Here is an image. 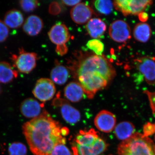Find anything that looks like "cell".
I'll return each instance as SVG.
<instances>
[{
    "label": "cell",
    "mask_w": 155,
    "mask_h": 155,
    "mask_svg": "<svg viewBox=\"0 0 155 155\" xmlns=\"http://www.w3.org/2000/svg\"><path fill=\"white\" fill-rule=\"evenodd\" d=\"M22 131L34 155H50L56 145L66 143L62 127L46 111L24 124Z\"/></svg>",
    "instance_id": "cell-1"
},
{
    "label": "cell",
    "mask_w": 155,
    "mask_h": 155,
    "mask_svg": "<svg viewBox=\"0 0 155 155\" xmlns=\"http://www.w3.org/2000/svg\"><path fill=\"white\" fill-rule=\"evenodd\" d=\"M76 75L87 97L92 99L114 79L116 72L105 57L91 55L78 62Z\"/></svg>",
    "instance_id": "cell-2"
},
{
    "label": "cell",
    "mask_w": 155,
    "mask_h": 155,
    "mask_svg": "<svg viewBox=\"0 0 155 155\" xmlns=\"http://www.w3.org/2000/svg\"><path fill=\"white\" fill-rule=\"evenodd\" d=\"M118 155H155V143L142 134L135 133L118 146Z\"/></svg>",
    "instance_id": "cell-3"
},
{
    "label": "cell",
    "mask_w": 155,
    "mask_h": 155,
    "mask_svg": "<svg viewBox=\"0 0 155 155\" xmlns=\"http://www.w3.org/2000/svg\"><path fill=\"white\" fill-rule=\"evenodd\" d=\"M11 59L14 64V67L18 72L27 74L36 67L38 58L36 53L29 52L23 48H20L18 54L12 55Z\"/></svg>",
    "instance_id": "cell-4"
},
{
    "label": "cell",
    "mask_w": 155,
    "mask_h": 155,
    "mask_svg": "<svg viewBox=\"0 0 155 155\" xmlns=\"http://www.w3.org/2000/svg\"><path fill=\"white\" fill-rule=\"evenodd\" d=\"M55 86L52 81L47 78H41L36 81L32 93L37 99L46 102L53 98L56 93Z\"/></svg>",
    "instance_id": "cell-5"
},
{
    "label": "cell",
    "mask_w": 155,
    "mask_h": 155,
    "mask_svg": "<svg viewBox=\"0 0 155 155\" xmlns=\"http://www.w3.org/2000/svg\"><path fill=\"white\" fill-rule=\"evenodd\" d=\"M137 69L144 77L147 83L155 84V59L150 56L141 57L134 60Z\"/></svg>",
    "instance_id": "cell-6"
},
{
    "label": "cell",
    "mask_w": 155,
    "mask_h": 155,
    "mask_svg": "<svg viewBox=\"0 0 155 155\" xmlns=\"http://www.w3.org/2000/svg\"><path fill=\"white\" fill-rule=\"evenodd\" d=\"M53 104L55 107H60L62 117L67 123L74 125L80 121L81 118L80 112L66 100L57 97L53 101Z\"/></svg>",
    "instance_id": "cell-7"
},
{
    "label": "cell",
    "mask_w": 155,
    "mask_h": 155,
    "mask_svg": "<svg viewBox=\"0 0 155 155\" xmlns=\"http://www.w3.org/2000/svg\"><path fill=\"white\" fill-rule=\"evenodd\" d=\"M109 33L111 38L117 42H124L131 37L130 26L127 22L122 20H117L112 22L109 28Z\"/></svg>",
    "instance_id": "cell-8"
},
{
    "label": "cell",
    "mask_w": 155,
    "mask_h": 155,
    "mask_svg": "<svg viewBox=\"0 0 155 155\" xmlns=\"http://www.w3.org/2000/svg\"><path fill=\"white\" fill-rule=\"evenodd\" d=\"M116 117L110 111L103 110L96 116L94 125L100 131L109 133L113 131L116 127Z\"/></svg>",
    "instance_id": "cell-9"
},
{
    "label": "cell",
    "mask_w": 155,
    "mask_h": 155,
    "mask_svg": "<svg viewBox=\"0 0 155 155\" xmlns=\"http://www.w3.org/2000/svg\"><path fill=\"white\" fill-rule=\"evenodd\" d=\"M93 14L92 9L84 3H79L74 6L70 11V16L72 20L78 25L87 23Z\"/></svg>",
    "instance_id": "cell-10"
},
{
    "label": "cell",
    "mask_w": 155,
    "mask_h": 155,
    "mask_svg": "<svg viewBox=\"0 0 155 155\" xmlns=\"http://www.w3.org/2000/svg\"><path fill=\"white\" fill-rule=\"evenodd\" d=\"M50 40L58 45H66L70 38L68 28L63 23H58L53 26L48 33Z\"/></svg>",
    "instance_id": "cell-11"
},
{
    "label": "cell",
    "mask_w": 155,
    "mask_h": 155,
    "mask_svg": "<svg viewBox=\"0 0 155 155\" xmlns=\"http://www.w3.org/2000/svg\"><path fill=\"white\" fill-rule=\"evenodd\" d=\"M44 104H40L31 98L24 100L20 106V111L23 116L28 118H34L41 115Z\"/></svg>",
    "instance_id": "cell-12"
},
{
    "label": "cell",
    "mask_w": 155,
    "mask_h": 155,
    "mask_svg": "<svg viewBox=\"0 0 155 155\" xmlns=\"http://www.w3.org/2000/svg\"><path fill=\"white\" fill-rule=\"evenodd\" d=\"M43 27L42 19L36 15H31L24 21L22 30L27 35L35 36L40 33Z\"/></svg>",
    "instance_id": "cell-13"
},
{
    "label": "cell",
    "mask_w": 155,
    "mask_h": 155,
    "mask_svg": "<svg viewBox=\"0 0 155 155\" xmlns=\"http://www.w3.org/2000/svg\"><path fill=\"white\" fill-rule=\"evenodd\" d=\"M64 96L72 102H78L83 98L85 93L79 83L70 82L65 87L64 91Z\"/></svg>",
    "instance_id": "cell-14"
},
{
    "label": "cell",
    "mask_w": 155,
    "mask_h": 155,
    "mask_svg": "<svg viewBox=\"0 0 155 155\" xmlns=\"http://www.w3.org/2000/svg\"><path fill=\"white\" fill-rule=\"evenodd\" d=\"M86 30L93 38H99L105 33L107 25L104 21L99 18L90 19L87 23Z\"/></svg>",
    "instance_id": "cell-15"
},
{
    "label": "cell",
    "mask_w": 155,
    "mask_h": 155,
    "mask_svg": "<svg viewBox=\"0 0 155 155\" xmlns=\"http://www.w3.org/2000/svg\"><path fill=\"white\" fill-rule=\"evenodd\" d=\"M4 22L8 28H19L24 23V17L21 11L17 9H12L5 14Z\"/></svg>",
    "instance_id": "cell-16"
},
{
    "label": "cell",
    "mask_w": 155,
    "mask_h": 155,
    "mask_svg": "<svg viewBox=\"0 0 155 155\" xmlns=\"http://www.w3.org/2000/svg\"><path fill=\"white\" fill-rule=\"evenodd\" d=\"M98 138L97 132L91 128L88 130H80L75 137V142L80 145L91 147L94 144Z\"/></svg>",
    "instance_id": "cell-17"
},
{
    "label": "cell",
    "mask_w": 155,
    "mask_h": 155,
    "mask_svg": "<svg viewBox=\"0 0 155 155\" xmlns=\"http://www.w3.org/2000/svg\"><path fill=\"white\" fill-rule=\"evenodd\" d=\"M18 76V72L8 62H0V82L8 84Z\"/></svg>",
    "instance_id": "cell-18"
},
{
    "label": "cell",
    "mask_w": 155,
    "mask_h": 155,
    "mask_svg": "<svg viewBox=\"0 0 155 155\" xmlns=\"http://www.w3.org/2000/svg\"><path fill=\"white\" fill-rule=\"evenodd\" d=\"M135 127L131 122L124 121L120 122L115 127V135L120 140H126L135 133Z\"/></svg>",
    "instance_id": "cell-19"
},
{
    "label": "cell",
    "mask_w": 155,
    "mask_h": 155,
    "mask_svg": "<svg viewBox=\"0 0 155 155\" xmlns=\"http://www.w3.org/2000/svg\"><path fill=\"white\" fill-rule=\"evenodd\" d=\"M133 35L137 41L146 42L151 36V29L150 25L146 23H137L134 28Z\"/></svg>",
    "instance_id": "cell-20"
},
{
    "label": "cell",
    "mask_w": 155,
    "mask_h": 155,
    "mask_svg": "<svg viewBox=\"0 0 155 155\" xmlns=\"http://www.w3.org/2000/svg\"><path fill=\"white\" fill-rule=\"evenodd\" d=\"M69 72L67 67L63 65H57L51 72V77L54 83L62 85L67 82L69 77Z\"/></svg>",
    "instance_id": "cell-21"
},
{
    "label": "cell",
    "mask_w": 155,
    "mask_h": 155,
    "mask_svg": "<svg viewBox=\"0 0 155 155\" xmlns=\"http://www.w3.org/2000/svg\"><path fill=\"white\" fill-rule=\"evenodd\" d=\"M153 4L150 0H129V6L130 14L134 15H138L143 12L147 6Z\"/></svg>",
    "instance_id": "cell-22"
},
{
    "label": "cell",
    "mask_w": 155,
    "mask_h": 155,
    "mask_svg": "<svg viewBox=\"0 0 155 155\" xmlns=\"http://www.w3.org/2000/svg\"><path fill=\"white\" fill-rule=\"evenodd\" d=\"M94 5L95 9L100 14L108 15L110 14L114 8V3L112 1L97 0L95 1Z\"/></svg>",
    "instance_id": "cell-23"
},
{
    "label": "cell",
    "mask_w": 155,
    "mask_h": 155,
    "mask_svg": "<svg viewBox=\"0 0 155 155\" xmlns=\"http://www.w3.org/2000/svg\"><path fill=\"white\" fill-rule=\"evenodd\" d=\"M73 155H96L93 145L84 146L73 143L72 147Z\"/></svg>",
    "instance_id": "cell-24"
},
{
    "label": "cell",
    "mask_w": 155,
    "mask_h": 155,
    "mask_svg": "<svg viewBox=\"0 0 155 155\" xmlns=\"http://www.w3.org/2000/svg\"><path fill=\"white\" fill-rule=\"evenodd\" d=\"M9 155H26L27 148L25 145L20 142H14L9 147Z\"/></svg>",
    "instance_id": "cell-25"
},
{
    "label": "cell",
    "mask_w": 155,
    "mask_h": 155,
    "mask_svg": "<svg viewBox=\"0 0 155 155\" xmlns=\"http://www.w3.org/2000/svg\"><path fill=\"white\" fill-rule=\"evenodd\" d=\"M86 45L88 48L94 52L97 55L101 56L102 55L104 49V45L99 40L97 39L91 40L87 42Z\"/></svg>",
    "instance_id": "cell-26"
},
{
    "label": "cell",
    "mask_w": 155,
    "mask_h": 155,
    "mask_svg": "<svg viewBox=\"0 0 155 155\" xmlns=\"http://www.w3.org/2000/svg\"><path fill=\"white\" fill-rule=\"evenodd\" d=\"M19 5L24 12L30 13L38 8L39 3L37 0H21L19 2Z\"/></svg>",
    "instance_id": "cell-27"
},
{
    "label": "cell",
    "mask_w": 155,
    "mask_h": 155,
    "mask_svg": "<svg viewBox=\"0 0 155 155\" xmlns=\"http://www.w3.org/2000/svg\"><path fill=\"white\" fill-rule=\"evenodd\" d=\"M114 7L117 11H120L124 16L131 15L129 6V0H116L114 1Z\"/></svg>",
    "instance_id": "cell-28"
},
{
    "label": "cell",
    "mask_w": 155,
    "mask_h": 155,
    "mask_svg": "<svg viewBox=\"0 0 155 155\" xmlns=\"http://www.w3.org/2000/svg\"><path fill=\"white\" fill-rule=\"evenodd\" d=\"M50 155H73L64 144H59L54 148Z\"/></svg>",
    "instance_id": "cell-29"
},
{
    "label": "cell",
    "mask_w": 155,
    "mask_h": 155,
    "mask_svg": "<svg viewBox=\"0 0 155 155\" xmlns=\"http://www.w3.org/2000/svg\"><path fill=\"white\" fill-rule=\"evenodd\" d=\"M9 35L8 27L4 23V21L0 19V43L5 41Z\"/></svg>",
    "instance_id": "cell-30"
},
{
    "label": "cell",
    "mask_w": 155,
    "mask_h": 155,
    "mask_svg": "<svg viewBox=\"0 0 155 155\" xmlns=\"http://www.w3.org/2000/svg\"><path fill=\"white\" fill-rule=\"evenodd\" d=\"M155 133V124L151 122L146 123L143 127V134L144 136L149 137Z\"/></svg>",
    "instance_id": "cell-31"
},
{
    "label": "cell",
    "mask_w": 155,
    "mask_h": 155,
    "mask_svg": "<svg viewBox=\"0 0 155 155\" xmlns=\"http://www.w3.org/2000/svg\"><path fill=\"white\" fill-rule=\"evenodd\" d=\"M56 52L60 55L63 56L67 54L68 48L66 45H58L56 49Z\"/></svg>",
    "instance_id": "cell-32"
},
{
    "label": "cell",
    "mask_w": 155,
    "mask_h": 155,
    "mask_svg": "<svg viewBox=\"0 0 155 155\" xmlns=\"http://www.w3.org/2000/svg\"><path fill=\"white\" fill-rule=\"evenodd\" d=\"M62 2L67 6H75L80 3L81 1H78V0H69V1L64 0V1H62Z\"/></svg>",
    "instance_id": "cell-33"
},
{
    "label": "cell",
    "mask_w": 155,
    "mask_h": 155,
    "mask_svg": "<svg viewBox=\"0 0 155 155\" xmlns=\"http://www.w3.org/2000/svg\"><path fill=\"white\" fill-rule=\"evenodd\" d=\"M138 18L142 22H145L147 21L149 18V15L146 12H142L140 14H139L138 15Z\"/></svg>",
    "instance_id": "cell-34"
},
{
    "label": "cell",
    "mask_w": 155,
    "mask_h": 155,
    "mask_svg": "<svg viewBox=\"0 0 155 155\" xmlns=\"http://www.w3.org/2000/svg\"><path fill=\"white\" fill-rule=\"evenodd\" d=\"M1 86H0V93H1Z\"/></svg>",
    "instance_id": "cell-35"
},
{
    "label": "cell",
    "mask_w": 155,
    "mask_h": 155,
    "mask_svg": "<svg viewBox=\"0 0 155 155\" xmlns=\"http://www.w3.org/2000/svg\"></svg>",
    "instance_id": "cell-36"
}]
</instances>
